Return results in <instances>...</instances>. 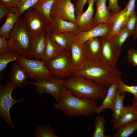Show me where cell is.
<instances>
[{
    "label": "cell",
    "mask_w": 137,
    "mask_h": 137,
    "mask_svg": "<svg viewBox=\"0 0 137 137\" xmlns=\"http://www.w3.org/2000/svg\"><path fill=\"white\" fill-rule=\"evenodd\" d=\"M29 77L17 62L11 67L9 76L10 81L15 87L22 88L27 84V81Z\"/></svg>",
    "instance_id": "e0dca14e"
},
{
    "label": "cell",
    "mask_w": 137,
    "mask_h": 137,
    "mask_svg": "<svg viewBox=\"0 0 137 137\" xmlns=\"http://www.w3.org/2000/svg\"><path fill=\"white\" fill-rule=\"evenodd\" d=\"M20 0H0V4L11 8L17 7Z\"/></svg>",
    "instance_id": "b9f144b4"
},
{
    "label": "cell",
    "mask_w": 137,
    "mask_h": 137,
    "mask_svg": "<svg viewBox=\"0 0 137 137\" xmlns=\"http://www.w3.org/2000/svg\"><path fill=\"white\" fill-rule=\"evenodd\" d=\"M11 8L0 4V22L1 23L6 18L9 14Z\"/></svg>",
    "instance_id": "74e56055"
},
{
    "label": "cell",
    "mask_w": 137,
    "mask_h": 137,
    "mask_svg": "<svg viewBox=\"0 0 137 137\" xmlns=\"http://www.w3.org/2000/svg\"><path fill=\"white\" fill-rule=\"evenodd\" d=\"M45 63L47 69L54 76L65 79L72 75L73 70L70 51L64 50L60 55L45 62Z\"/></svg>",
    "instance_id": "8992f818"
},
{
    "label": "cell",
    "mask_w": 137,
    "mask_h": 137,
    "mask_svg": "<svg viewBox=\"0 0 137 137\" xmlns=\"http://www.w3.org/2000/svg\"><path fill=\"white\" fill-rule=\"evenodd\" d=\"M114 137H128L137 130V120L121 126L117 129Z\"/></svg>",
    "instance_id": "f1b7e54d"
},
{
    "label": "cell",
    "mask_w": 137,
    "mask_h": 137,
    "mask_svg": "<svg viewBox=\"0 0 137 137\" xmlns=\"http://www.w3.org/2000/svg\"><path fill=\"white\" fill-rule=\"evenodd\" d=\"M87 2L88 7L86 11L76 15L75 24L79 32L89 31L96 26L94 16L95 0H88Z\"/></svg>",
    "instance_id": "7c38bea8"
},
{
    "label": "cell",
    "mask_w": 137,
    "mask_h": 137,
    "mask_svg": "<svg viewBox=\"0 0 137 137\" xmlns=\"http://www.w3.org/2000/svg\"><path fill=\"white\" fill-rule=\"evenodd\" d=\"M76 34L68 31L47 35L64 50L70 51L71 47L75 40Z\"/></svg>",
    "instance_id": "d6986e66"
},
{
    "label": "cell",
    "mask_w": 137,
    "mask_h": 137,
    "mask_svg": "<svg viewBox=\"0 0 137 137\" xmlns=\"http://www.w3.org/2000/svg\"><path fill=\"white\" fill-rule=\"evenodd\" d=\"M105 118L101 116H96L94 121V129L92 135V137H110L105 134Z\"/></svg>",
    "instance_id": "f546056e"
},
{
    "label": "cell",
    "mask_w": 137,
    "mask_h": 137,
    "mask_svg": "<svg viewBox=\"0 0 137 137\" xmlns=\"http://www.w3.org/2000/svg\"><path fill=\"white\" fill-rule=\"evenodd\" d=\"M102 38V45L100 61L108 65L116 66L122 50L118 49L115 40L108 36Z\"/></svg>",
    "instance_id": "8fae6325"
},
{
    "label": "cell",
    "mask_w": 137,
    "mask_h": 137,
    "mask_svg": "<svg viewBox=\"0 0 137 137\" xmlns=\"http://www.w3.org/2000/svg\"><path fill=\"white\" fill-rule=\"evenodd\" d=\"M9 38V51L15 52L26 58H33L32 40L26 29L22 15L10 33Z\"/></svg>",
    "instance_id": "277c9868"
},
{
    "label": "cell",
    "mask_w": 137,
    "mask_h": 137,
    "mask_svg": "<svg viewBox=\"0 0 137 137\" xmlns=\"http://www.w3.org/2000/svg\"><path fill=\"white\" fill-rule=\"evenodd\" d=\"M127 9L126 5L120 12L112 13L109 24L110 30L108 36L116 40L118 34L125 27L126 22V14Z\"/></svg>",
    "instance_id": "2e32d148"
},
{
    "label": "cell",
    "mask_w": 137,
    "mask_h": 137,
    "mask_svg": "<svg viewBox=\"0 0 137 137\" xmlns=\"http://www.w3.org/2000/svg\"><path fill=\"white\" fill-rule=\"evenodd\" d=\"M132 105L137 114V102L133 100L132 103Z\"/></svg>",
    "instance_id": "ee69618b"
},
{
    "label": "cell",
    "mask_w": 137,
    "mask_h": 137,
    "mask_svg": "<svg viewBox=\"0 0 137 137\" xmlns=\"http://www.w3.org/2000/svg\"><path fill=\"white\" fill-rule=\"evenodd\" d=\"M55 0H39L30 8L40 14L44 18L48 25L51 22L50 13Z\"/></svg>",
    "instance_id": "7402d4cb"
},
{
    "label": "cell",
    "mask_w": 137,
    "mask_h": 137,
    "mask_svg": "<svg viewBox=\"0 0 137 137\" xmlns=\"http://www.w3.org/2000/svg\"><path fill=\"white\" fill-rule=\"evenodd\" d=\"M136 0H129L127 5V9L126 14L127 21L132 12L135 9Z\"/></svg>",
    "instance_id": "60d3db41"
},
{
    "label": "cell",
    "mask_w": 137,
    "mask_h": 137,
    "mask_svg": "<svg viewBox=\"0 0 137 137\" xmlns=\"http://www.w3.org/2000/svg\"><path fill=\"white\" fill-rule=\"evenodd\" d=\"M109 4L107 7L109 11H111L113 13H116L122 10L118 5V0H109Z\"/></svg>",
    "instance_id": "8d00e7d4"
},
{
    "label": "cell",
    "mask_w": 137,
    "mask_h": 137,
    "mask_svg": "<svg viewBox=\"0 0 137 137\" xmlns=\"http://www.w3.org/2000/svg\"><path fill=\"white\" fill-rule=\"evenodd\" d=\"M110 30L109 24H100L89 31L79 32L76 34L75 41L83 46L85 42L90 39L108 36Z\"/></svg>",
    "instance_id": "5bb4252c"
},
{
    "label": "cell",
    "mask_w": 137,
    "mask_h": 137,
    "mask_svg": "<svg viewBox=\"0 0 137 137\" xmlns=\"http://www.w3.org/2000/svg\"><path fill=\"white\" fill-rule=\"evenodd\" d=\"M71 0V1H73V0Z\"/></svg>",
    "instance_id": "bcb514c9"
},
{
    "label": "cell",
    "mask_w": 137,
    "mask_h": 137,
    "mask_svg": "<svg viewBox=\"0 0 137 137\" xmlns=\"http://www.w3.org/2000/svg\"><path fill=\"white\" fill-rule=\"evenodd\" d=\"M52 107L71 117L92 116L95 113L98 108L95 101L77 97L65 87L60 100L54 103Z\"/></svg>",
    "instance_id": "7a4b0ae2"
},
{
    "label": "cell",
    "mask_w": 137,
    "mask_h": 137,
    "mask_svg": "<svg viewBox=\"0 0 137 137\" xmlns=\"http://www.w3.org/2000/svg\"><path fill=\"white\" fill-rule=\"evenodd\" d=\"M83 46L75 41L70 49L72 67L73 70L79 66L85 60L83 52Z\"/></svg>",
    "instance_id": "cb8c5ba5"
},
{
    "label": "cell",
    "mask_w": 137,
    "mask_h": 137,
    "mask_svg": "<svg viewBox=\"0 0 137 137\" xmlns=\"http://www.w3.org/2000/svg\"><path fill=\"white\" fill-rule=\"evenodd\" d=\"M117 92L119 94L128 92L134 96L133 100L137 102V85H129L125 84L119 78L117 81Z\"/></svg>",
    "instance_id": "4dcf8cb0"
},
{
    "label": "cell",
    "mask_w": 137,
    "mask_h": 137,
    "mask_svg": "<svg viewBox=\"0 0 137 137\" xmlns=\"http://www.w3.org/2000/svg\"><path fill=\"white\" fill-rule=\"evenodd\" d=\"M137 120V114L132 105H128L124 107L123 113L119 121L112 130H116L119 127Z\"/></svg>",
    "instance_id": "4316f807"
},
{
    "label": "cell",
    "mask_w": 137,
    "mask_h": 137,
    "mask_svg": "<svg viewBox=\"0 0 137 137\" xmlns=\"http://www.w3.org/2000/svg\"><path fill=\"white\" fill-rule=\"evenodd\" d=\"M71 0H55L50 13L51 17H56L75 23V5Z\"/></svg>",
    "instance_id": "30bf717a"
},
{
    "label": "cell",
    "mask_w": 137,
    "mask_h": 137,
    "mask_svg": "<svg viewBox=\"0 0 137 137\" xmlns=\"http://www.w3.org/2000/svg\"><path fill=\"white\" fill-rule=\"evenodd\" d=\"M22 15L32 42L45 32L48 25L42 16L31 8L26 10Z\"/></svg>",
    "instance_id": "9c48e42d"
},
{
    "label": "cell",
    "mask_w": 137,
    "mask_h": 137,
    "mask_svg": "<svg viewBox=\"0 0 137 137\" xmlns=\"http://www.w3.org/2000/svg\"><path fill=\"white\" fill-rule=\"evenodd\" d=\"M122 74L116 66L100 61L85 60L73 70L72 75L83 77L108 88L116 82Z\"/></svg>",
    "instance_id": "6da1fadb"
},
{
    "label": "cell",
    "mask_w": 137,
    "mask_h": 137,
    "mask_svg": "<svg viewBox=\"0 0 137 137\" xmlns=\"http://www.w3.org/2000/svg\"><path fill=\"white\" fill-rule=\"evenodd\" d=\"M64 86L75 96L95 101L105 96L107 88L83 77L72 75L66 79Z\"/></svg>",
    "instance_id": "3957f363"
},
{
    "label": "cell",
    "mask_w": 137,
    "mask_h": 137,
    "mask_svg": "<svg viewBox=\"0 0 137 137\" xmlns=\"http://www.w3.org/2000/svg\"><path fill=\"white\" fill-rule=\"evenodd\" d=\"M127 57L133 65L137 66V50L134 48L130 49L127 53Z\"/></svg>",
    "instance_id": "d590c367"
},
{
    "label": "cell",
    "mask_w": 137,
    "mask_h": 137,
    "mask_svg": "<svg viewBox=\"0 0 137 137\" xmlns=\"http://www.w3.org/2000/svg\"><path fill=\"white\" fill-rule=\"evenodd\" d=\"M35 137H58L50 125L47 124L44 126L39 125L36 129L34 132Z\"/></svg>",
    "instance_id": "1f68e13d"
},
{
    "label": "cell",
    "mask_w": 137,
    "mask_h": 137,
    "mask_svg": "<svg viewBox=\"0 0 137 137\" xmlns=\"http://www.w3.org/2000/svg\"><path fill=\"white\" fill-rule=\"evenodd\" d=\"M15 88L9 81L4 85H0V117L13 129L15 127L10 117V109L16 103L24 100V98L16 100L12 97V93Z\"/></svg>",
    "instance_id": "5b68a950"
},
{
    "label": "cell",
    "mask_w": 137,
    "mask_h": 137,
    "mask_svg": "<svg viewBox=\"0 0 137 137\" xmlns=\"http://www.w3.org/2000/svg\"><path fill=\"white\" fill-rule=\"evenodd\" d=\"M5 37L0 36V54L9 51L8 41Z\"/></svg>",
    "instance_id": "ab89813d"
},
{
    "label": "cell",
    "mask_w": 137,
    "mask_h": 137,
    "mask_svg": "<svg viewBox=\"0 0 137 137\" xmlns=\"http://www.w3.org/2000/svg\"><path fill=\"white\" fill-rule=\"evenodd\" d=\"M126 93L119 94L117 92L113 105V113L111 116L113 117L111 120L113 123L112 127L115 126L120 119L124 112V106H123Z\"/></svg>",
    "instance_id": "d4e9b609"
},
{
    "label": "cell",
    "mask_w": 137,
    "mask_h": 137,
    "mask_svg": "<svg viewBox=\"0 0 137 137\" xmlns=\"http://www.w3.org/2000/svg\"><path fill=\"white\" fill-rule=\"evenodd\" d=\"M117 89V81L107 88V93L104 98L101 105L98 107L95 113L99 114L106 109H109L113 112Z\"/></svg>",
    "instance_id": "44dd1931"
},
{
    "label": "cell",
    "mask_w": 137,
    "mask_h": 137,
    "mask_svg": "<svg viewBox=\"0 0 137 137\" xmlns=\"http://www.w3.org/2000/svg\"><path fill=\"white\" fill-rule=\"evenodd\" d=\"M65 80L53 76L42 80L28 81L27 83L35 86L36 91L39 95L44 93L50 94L57 102L60 100L65 87L64 84Z\"/></svg>",
    "instance_id": "ba28073f"
},
{
    "label": "cell",
    "mask_w": 137,
    "mask_h": 137,
    "mask_svg": "<svg viewBox=\"0 0 137 137\" xmlns=\"http://www.w3.org/2000/svg\"><path fill=\"white\" fill-rule=\"evenodd\" d=\"M106 0H95L96 8L94 16L96 26L101 24H109L112 13L108 10Z\"/></svg>",
    "instance_id": "ac0fdd59"
},
{
    "label": "cell",
    "mask_w": 137,
    "mask_h": 137,
    "mask_svg": "<svg viewBox=\"0 0 137 137\" xmlns=\"http://www.w3.org/2000/svg\"><path fill=\"white\" fill-rule=\"evenodd\" d=\"M102 45V38H91L86 41L83 45L85 60L100 61Z\"/></svg>",
    "instance_id": "4fadbf2b"
},
{
    "label": "cell",
    "mask_w": 137,
    "mask_h": 137,
    "mask_svg": "<svg viewBox=\"0 0 137 137\" xmlns=\"http://www.w3.org/2000/svg\"><path fill=\"white\" fill-rule=\"evenodd\" d=\"M47 34L44 32L36 40L32 42V52L33 58L42 60L46 44Z\"/></svg>",
    "instance_id": "484cf974"
},
{
    "label": "cell",
    "mask_w": 137,
    "mask_h": 137,
    "mask_svg": "<svg viewBox=\"0 0 137 137\" xmlns=\"http://www.w3.org/2000/svg\"><path fill=\"white\" fill-rule=\"evenodd\" d=\"M137 20V15L135 9L128 18L125 27L128 31L131 36L134 35Z\"/></svg>",
    "instance_id": "d6a6232c"
},
{
    "label": "cell",
    "mask_w": 137,
    "mask_h": 137,
    "mask_svg": "<svg viewBox=\"0 0 137 137\" xmlns=\"http://www.w3.org/2000/svg\"><path fill=\"white\" fill-rule=\"evenodd\" d=\"M20 56L18 53L11 51L0 54V79L2 73L9 63L12 61H18Z\"/></svg>",
    "instance_id": "83f0119b"
},
{
    "label": "cell",
    "mask_w": 137,
    "mask_h": 137,
    "mask_svg": "<svg viewBox=\"0 0 137 137\" xmlns=\"http://www.w3.org/2000/svg\"><path fill=\"white\" fill-rule=\"evenodd\" d=\"M22 67L29 77L38 81L54 76L46 67L42 60L29 59L21 56L17 61Z\"/></svg>",
    "instance_id": "52a82bcc"
},
{
    "label": "cell",
    "mask_w": 137,
    "mask_h": 137,
    "mask_svg": "<svg viewBox=\"0 0 137 137\" xmlns=\"http://www.w3.org/2000/svg\"><path fill=\"white\" fill-rule=\"evenodd\" d=\"M20 16L17 7L11 8L5 22L0 27V36L9 38L10 33Z\"/></svg>",
    "instance_id": "ffe728a7"
},
{
    "label": "cell",
    "mask_w": 137,
    "mask_h": 137,
    "mask_svg": "<svg viewBox=\"0 0 137 137\" xmlns=\"http://www.w3.org/2000/svg\"><path fill=\"white\" fill-rule=\"evenodd\" d=\"M26 0H20V2H19V3H21L25 1H26Z\"/></svg>",
    "instance_id": "f6af8a7d"
},
{
    "label": "cell",
    "mask_w": 137,
    "mask_h": 137,
    "mask_svg": "<svg viewBox=\"0 0 137 137\" xmlns=\"http://www.w3.org/2000/svg\"><path fill=\"white\" fill-rule=\"evenodd\" d=\"M39 0H27L19 3L17 7L18 11L20 15L28 9L31 7Z\"/></svg>",
    "instance_id": "e575fe53"
},
{
    "label": "cell",
    "mask_w": 137,
    "mask_h": 137,
    "mask_svg": "<svg viewBox=\"0 0 137 137\" xmlns=\"http://www.w3.org/2000/svg\"><path fill=\"white\" fill-rule=\"evenodd\" d=\"M130 36V33L125 28L120 32L115 40L117 46L119 49L122 50V47L123 44Z\"/></svg>",
    "instance_id": "836d02e7"
},
{
    "label": "cell",
    "mask_w": 137,
    "mask_h": 137,
    "mask_svg": "<svg viewBox=\"0 0 137 137\" xmlns=\"http://www.w3.org/2000/svg\"><path fill=\"white\" fill-rule=\"evenodd\" d=\"M64 50L47 34L46 48L42 60L45 62L50 61L60 55Z\"/></svg>",
    "instance_id": "603a6c76"
},
{
    "label": "cell",
    "mask_w": 137,
    "mask_h": 137,
    "mask_svg": "<svg viewBox=\"0 0 137 137\" xmlns=\"http://www.w3.org/2000/svg\"><path fill=\"white\" fill-rule=\"evenodd\" d=\"M51 18V22L48 25L45 31L46 34L68 31L76 34L79 32L77 26L75 23L58 17H53Z\"/></svg>",
    "instance_id": "9a60e30c"
},
{
    "label": "cell",
    "mask_w": 137,
    "mask_h": 137,
    "mask_svg": "<svg viewBox=\"0 0 137 137\" xmlns=\"http://www.w3.org/2000/svg\"><path fill=\"white\" fill-rule=\"evenodd\" d=\"M132 38L134 40H137V20Z\"/></svg>",
    "instance_id": "7bdbcfd3"
},
{
    "label": "cell",
    "mask_w": 137,
    "mask_h": 137,
    "mask_svg": "<svg viewBox=\"0 0 137 137\" xmlns=\"http://www.w3.org/2000/svg\"><path fill=\"white\" fill-rule=\"evenodd\" d=\"M88 0H76L75 5L76 15L83 12L84 6Z\"/></svg>",
    "instance_id": "f35d334b"
}]
</instances>
